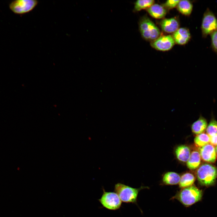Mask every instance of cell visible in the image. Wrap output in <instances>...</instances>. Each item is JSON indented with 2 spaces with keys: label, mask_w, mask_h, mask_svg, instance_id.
Instances as JSON below:
<instances>
[{
  "label": "cell",
  "mask_w": 217,
  "mask_h": 217,
  "mask_svg": "<svg viewBox=\"0 0 217 217\" xmlns=\"http://www.w3.org/2000/svg\"><path fill=\"white\" fill-rule=\"evenodd\" d=\"M202 196V191L195 186L192 185L182 188L171 199H176L187 207L200 201Z\"/></svg>",
  "instance_id": "cell-1"
},
{
  "label": "cell",
  "mask_w": 217,
  "mask_h": 217,
  "mask_svg": "<svg viewBox=\"0 0 217 217\" xmlns=\"http://www.w3.org/2000/svg\"><path fill=\"white\" fill-rule=\"evenodd\" d=\"M146 188L147 187H141L139 188H135L118 183L115 185L114 191L118 195L122 202L126 203L137 204L139 191Z\"/></svg>",
  "instance_id": "cell-2"
},
{
  "label": "cell",
  "mask_w": 217,
  "mask_h": 217,
  "mask_svg": "<svg viewBox=\"0 0 217 217\" xmlns=\"http://www.w3.org/2000/svg\"><path fill=\"white\" fill-rule=\"evenodd\" d=\"M139 28L142 37L146 40L153 41L160 35L157 27L147 16H144L139 20Z\"/></svg>",
  "instance_id": "cell-3"
},
{
  "label": "cell",
  "mask_w": 217,
  "mask_h": 217,
  "mask_svg": "<svg viewBox=\"0 0 217 217\" xmlns=\"http://www.w3.org/2000/svg\"><path fill=\"white\" fill-rule=\"evenodd\" d=\"M196 175L200 184L205 186L211 185L214 183L217 177V168L212 164L205 163L198 168Z\"/></svg>",
  "instance_id": "cell-4"
},
{
  "label": "cell",
  "mask_w": 217,
  "mask_h": 217,
  "mask_svg": "<svg viewBox=\"0 0 217 217\" xmlns=\"http://www.w3.org/2000/svg\"><path fill=\"white\" fill-rule=\"evenodd\" d=\"M103 192L99 201L103 207L112 210H117L121 208L122 202L116 193L106 191L104 188Z\"/></svg>",
  "instance_id": "cell-5"
},
{
  "label": "cell",
  "mask_w": 217,
  "mask_h": 217,
  "mask_svg": "<svg viewBox=\"0 0 217 217\" xmlns=\"http://www.w3.org/2000/svg\"><path fill=\"white\" fill-rule=\"evenodd\" d=\"M38 1L36 0H17L9 5L10 9L17 14H24L33 10L37 5Z\"/></svg>",
  "instance_id": "cell-6"
},
{
  "label": "cell",
  "mask_w": 217,
  "mask_h": 217,
  "mask_svg": "<svg viewBox=\"0 0 217 217\" xmlns=\"http://www.w3.org/2000/svg\"><path fill=\"white\" fill-rule=\"evenodd\" d=\"M201 27L204 36L217 30V20L213 14L209 10L204 15Z\"/></svg>",
  "instance_id": "cell-7"
},
{
  "label": "cell",
  "mask_w": 217,
  "mask_h": 217,
  "mask_svg": "<svg viewBox=\"0 0 217 217\" xmlns=\"http://www.w3.org/2000/svg\"><path fill=\"white\" fill-rule=\"evenodd\" d=\"M175 42L171 35L160 36L155 40L151 42V46L157 50L165 51L170 50Z\"/></svg>",
  "instance_id": "cell-8"
},
{
  "label": "cell",
  "mask_w": 217,
  "mask_h": 217,
  "mask_svg": "<svg viewBox=\"0 0 217 217\" xmlns=\"http://www.w3.org/2000/svg\"><path fill=\"white\" fill-rule=\"evenodd\" d=\"M201 159L208 163H213L216 161L217 153L214 146L210 143L208 144L199 149Z\"/></svg>",
  "instance_id": "cell-9"
},
{
  "label": "cell",
  "mask_w": 217,
  "mask_h": 217,
  "mask_svg": "<svg viewBox=\"0 0 217 217\" xmlns=\"http://www.w3.org/2000/svg\"><path fill=\"white\" fill-rule=\"evenodd\" d=\"M172 36L175 43L180 45L185 44L190 38L189 31L185 28H179L173 33Z\"/></svg>",
  "instance_id": "cell-10"
},
{
  "label": "cell",
  "mask_w": 217,
  "mask_h": 217,
  "mask_svg": "<svg viewBox=\"0 0 217 217\" xmlns=\"http://www.w3.org/2000/svg\"><path fill=\"white\" fill-rule=\"evenodd\" d=\"M160 25L162 30L168 33H174L179 27L178 21L173 17L163 19L160 21Z\"/></svg>",
  "instance_id": "cell-11"
},
{
  "label": "cell",
  "mask_w": 217,
  "mask_h": 217,
  "mask_svg": "<svg viewBox=\"0 0 217 217\" xmlns=\"http://www.w3.org/2000/svg\"><path fill=\"white\" fill-rule=\"evenodd\" d=\"M146 10L152 17L156 19L163 18L167 13L166 9L163 5L157 4H153Z\"/></svg>",
  "instance_id": "cell-12"
},
{
  "label": "cell",
  "mask_w": 217,
  "mask_h": 217,
  "mask_svg": "<svg viewBox=\"0 0 217 217\" xmlns=\"http://www.w3.org/2000/svg\"><path fill=\"white\" fill-rule=\"evenodd\" d=\"M207 125L206 119L200 115L199 118L192 124L191 130L193 133L198 135L204 132Z\"/></svg>",
  "instance_id": "cell-13"
},
{
  "label": "cell",
  "mask_w": 217,
  "mask_h": 217,
  "mask_svg": "<svg viewBox=\"0 0 217 217\" xmlns=\"http://www.w3.org/2000/svg\"><path fill=\"white\" fill-rule=\"evenodd\" d=\"M175 152L177 159L180 161L184 162L188 161L191 154L190 148L184 145L178 146Z\"/></svg>",
  "instance_id": "cell-14"
},
{
  "label": "cell",
  "mask_w": 217,
  "mask_h": 217,
  "mask_svg": "<svg viewBox=\"0 0 217 217\" xmlns=\"http://www.w3.org/2000/svg\"><path fill=\"white\" fill-rule=\"evenodd\" d=\"M201 158L199 151H193L190 158L187 162V165L190 169L194 170L199 166L201 163Z\"/></svg>",
  "instance_id": "cell-15"
},
{
  "label": "cell",
  "mask_w": 217,
  "mask_h": 217,
  "mask_svg": "<svg viewBox=\"0 0 217 217\" xmlns=\"http://www.w3.org/2000/svg\"><path fill=\"white\" fill-rule=\"evenodd\" d=\"M180 176L174 172H168L165 173L162 178L163 183L166 185H176L179 183Z\"/></svg>",
  "instance_id": "cell-16"
},
{
  "label": "cell",
  "mask_w": 217,
  "mask_h": 217,
  "mask_svg": "<svg viewBox=\"0 0 217 217\" xmlns=\"http://www.w3.org/2000/svg\"><path fill=\"white\" fill-rule=\"evenodd\" d=\"M178 10L182 14L188 16L191 13L193 5L188 0H180L177 6Z\"/></svg>",
  "instance_id": "cell-17"
},
{
  "label": "cell",
  "mask_w": 217,
  "mask_h": 217,
  "mask_svg": "<svg viewBox=\"0 0 217 217\" xmlns=\"http://www.w3.org/2000/svg\"><path fill=\"white\" fill-rule=\"evenodd\" d=\"M194 175L190 173H186L181 177L179 183V187L183 188L192 185L195 181Z\"/></svg>",
  "instance_id": "cell-18"
},
{
  "label": "cell",
  "mask_w": 217,
  "mask_h": 217,
  "mask_svg": "<svg viewBox=\"0 0 217 217\" xmlns=\"http://www.w3.org/2000/svg\"><path fill=\"white\" fill-rule=\"evenodd\" d=\"M153 0H138L134 3V6L133 11L135 12L142 10L146 9L154 4Z\"/></svg>",
  "instance_id": "cell-19"
},
{
  "label": "cell",
  "mask_w": 217,
  "mask_h": 217,
  "mask_svg": "<svg viewBox=\"0 0 217 217\" xmlns=\"http://www.w3.org/2000/svg\"><path fill=\"white\" fill-rule=\"evenodd\" d=\"M210 137L207 134L203 133L196 136L194 139L195 144L199 148L209 143Z\"/></svg>",
  "instance_id": "cell-20"
},
{
  "label": "cell",
  "mask_w": 217,
  "mask_h": 217,
  "mask_svg": "<svg viewBox=\"0 0 217 217\" xmlns=\"http://www.w3.org/2000/svg\"><path fill=\"white\" fill-rule=\"evenodd\" d=\"M206 131L210 137L217 134V121L212 117L207 125Z\"/></svg>",
  "instance_id": "cell-21"
},
{
  "label": "cell",
  "mask_w": 217,
  "mask_h": 217,
  "mask_svg": "<svg viewBox=\"0 0 217 217\" xmlns=\"http://www.w3.org/2000/svg\"><path fill=\"white\" fill-rule=\"evenodd\" d=\"M180 0H168L167 1L163 6L166 9H170L177 7Z\"/></svg>",
  "instance_id": "cell-22"
},
{
  "label": "cell",
  "mask_w": 217,
  "mask_h": 217,
  "mask_svg": "<svg viewBox=\"0 0 217 217\" xmlns=\"http://www.w3.org/2000/svg\"><path fill=\"white\" fill-rule=\"evenodd\" d=\"M211 39L213 47L217 52V30L212 33Z\"/></svg>",
  "instance_id": "cell-23"
},
{
  "label": "cell",
  "mask_w": 217,
  "mask_h": 217,
  "mask_svg": "<svg viewBox=\"0 0 217 217\" xmlns=\"http://www.w3.org/2000/svg\"><path fill=\"white\" fill-rule=\"evenodd\" d=\"M210 143L214 146H217V134L210 137Z\"/></svg>",
  "instance_id": "cell-24"
},
{
  "label": "cell",
  "mask_w": 217,
  "mask_h": 217,
  "mask_svg": "<svg viewBox=\"0 0 217 217\" xmlns=\"http://www.w3.org/2000/svg\"><path fill=\"white\" fill-rule=\"evenodd\" d=\"M215 149H216V153H217V146H216V148H215Z\"/></svg>",
  "instance_id": "cell-25"
}]
</instances>
